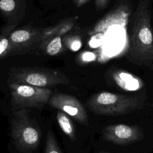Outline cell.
Masks as SVG:
<instances>
[{
    "instance_id": "cell-8",
    "label": "cell",
    "mask_w": 153,
    "mask_h": 153,
    "mask_svg": "<svg viewBox=\"0 0 153 153\" xmlns=\"http://www.w3.org/2000/svg\"><path fill=\"white\" fill-rule=\"evenodd\" d=\"M128 9L127 7L121 5L106 14L88 32L90 35H95L106 31L109 26L115 24L124 23L128 18Z\"/></svg>"
},
{
    "instance_id": "cell-10",
    "label": "cell",
    "mask_w": 153,
    "mask_h": 153,
    "mask_svg": "<svg viewBox=\"0 0 153 153\" xmlns=\"http://www.w3.org/2000/svg\"><path fill=\"white\" fill-rule=\"evenodd\" d=\"M111 76L116 85L126 91H136L143 86L140 78L125 71L116 70Z\"/></svg>"
},
{
    "instance_id": "cell-16",
    "label": "cell",
    "mask_w": 153,
    "mask_h": 153,
    "mask_svg": "<svg viewBox=\"0 0 153 153\" xmlns=\"http://www.w3.org/2000/svg\"><path fill=\"white\" fill-rule=\"evenodd\" d=\"M17 8L16 0H0V11L6 16H11Z\"/></svg>"
},
{
    "instance_id": "cell-14",
    "label": "cell",
    "mask_w": 153,
    "mask_h": 153,
    "mask_svg": "<svg viewBox=\"0 0 153 153\" xmlns=\"http://www.w3.org/2000/svg\"><path fill=\"white\" fill-rule=\"evenodd\" d=\"M11 32L3 30V33L0 35V59L10 55L11 53V45L9 39Z\"/></svg>"
},
{
    "instance_id": "cell-18",
    "label": "cell",
    "mask_w": 153,
    "mask_h": 153,
    "mask_svg": "<svg viewBox=\"0 0 153 153\" xmlns=\"http://www.w3.org/2000/svg\"><path fill=\"white\" fill-rule=\"evenodd\" d=\"M109 0H94V4L97 10H100L105 8Z\"/></svg>"
},
{
    "instance_id": "cell-23",
    "label": "cell",
    "mask_w": 153,
    "mask_h": 153,
    "mask_svg": "<svg viewBox=\"0 0 153 153\" xmlns=\"http://www.w3.org/2000/svg\"><path fill=\"white\" fill-rule=\"evenodd\" d=\"M56 1H59V0H56Z\"/></svg>"
},
{
    "instance_id": "cell-5",
    "label": "cell",
    "mask_w": 153,
    "mask_h": 153,
    "mask_svg": "<svg viewBox=\"0 0 153 153\" xmlns=\"http://www.w3.org/2000/svg\"><path fill=\"white\" fill-rule=\"evenodd\" d=\"M11 102L14 110L22 109H42L48 103L51 90L24 84H8Z\"/></svg>"
},
{
    "instance_id": "cell-15",
    "label": "cell",
    "mask_w": 153,
    "mask_h": 153,
    "mask_svg": "<svg viewBox=\"0 0 153 153\" xmlns=\"http://www.w3.org/2000/svg\"><path fill=\"white\" fill-rule=\"evenodd\" d=\"M45 153H62L56 137L51 130H49L47 134Z\"/></svg>"
},
{
    "instance_id": "cell-7",
    "label": "cell",
    "mask_w": 153,
    "mask_h": 153,
    "mask_svg": "<svg viewBox=\"0 0 153 153\" xmlns=\"http://www.w3.org/2000/svg\"><path fill=\"white\" fill-rule=\"evenodd\" d=\"M48 104L73 118L81 124L88 126V117L81 102L75 96L57 93L51 95Z\"/></svg>"
},
{
    "instance_id": "cell-6",
    "label": "cell",
    "mask_w": 153,
    "mask_h": 153,
    "mask_svg": "<svg viewBox=\"0 0 153 153\" xmlns=\"http://www.w3.org/2000/svg\"><path fill=\"white\" fill-rule=\"evenodd\" d=\"M105 140L118 145H126L139 142L144 138L142 129L136 125L114 124L102 130Z\"/></svg>"
},
{
    "instance_id": "cell-13",
    "label": "cell",
    "mask_w": 153,
    "mask_h": 153,
    "mask_svg": "<svg viewBox=\"0 0 153 153\" xmlns=\"http://www.w3.org/2000/svg\"><path fill=\"white\" fill-rule=\"evenodd\" d=\"M42 48L46 54L54 56L60 54L63 50L61 36L51 37L44 41Z\"/></svg>"
},
{
    "instance_id": "cell-19",
    "label": "cell",
    "mask_w": 153,
    "mask_h": 153,
    "mask_svg": "<svg viewBox=\"0 0 153 153\" xmlns=\"http://www.w3.org/2000/svg\"><path fill=\"white\" fill-rule=\"evenodd\" d=\"M82 59L85 62L93 61L96 59V54L92 52H85L82 56Z\"/></svg>"
},
{
    "instance_id": "cell-22",
    "label": "cell",
    "mask_w": 153,
    "mask_h": 153,
    "mask_svg": "<svg viewBox=\"0 0 153 153\" xmlns=\"http://www.w3.org/2000/svg\"><path fill=\"white\" fill-rule=\"evenodd\" d=\"M100 153H110V152H100Z\"/></svg>"
},
{
    "instance_id": "cell-12",
    "label": "cell",
    "mask_w": 153,
    "mask_h": 153,
    "mask_svg": "<svg viewBox=\"0 0 153 153\" xmlns=\"http://www.w3.org/2000/svg\"><path fill=\"white\" fill-rule=\"evenodd\" d=\"M56 119L62 131L72 141H75L76 140V130L69 116L66 113L59 111L56 115Z\"/></svg>"
},
{
    "instance_id": "cell-9",
    "label": "cell",
    "mask_w": 153,
    "mask_h": 153,
    "mask_svg": "<svg viewBox=\"0 0 153 153\" xmlns=\"http://www.w3.org/2000/svg\"><path fill=\"white\" fill-rule=\"evenodd\" d=\"M41 33L31 28H22L11 32L9 35L11 53L29 47L38 38L41 39Z\"/></svg>"
},
{
    "instance_id": "cell-11",
    "label": "cell",
    "mask_w": 153,
    "mask_h": 153,
    "mask_svg": "<svg viewBox=\"0 0 153 153\" xmlns=\"http://www.w3.org/2000/svg\"><path fill=\"white\" fill-rule=\"evenodd\" d=\"M74 24V20L71 19L62 21L55 26L43 30L41 33V39L44 41L53 36H62L68 32L73 27Z\"/></svg>"
},
{
    "instance_id": "cell-3",
    "label": "cell",
    "mask_w": 153,
    "mask_h": 153,
    "mask_svg": "<svg viewBox=\"0 0 153 153\" xmlns=\"http://www.w3.org/2000/svg\"><path fill=\"white\" fill-rule=\"evenodd\" d=\"M86 104L89 109L96 114L118 116L135 111L139 108L140 103L134 96L101 91L91 96Z\"/></svg>"
},
{
    "instance_id": "cell-21",
    "label": "cell",
    "mask_w": 153,
    "mask_h": 153,
    "mask_svg": "<svg viewBox=\"0 0 153 153\" xmlns=\"http://www.w3.org/2000/svg\"><path fill=\"white\" fill-rule=\"evenodd\" d=\"M78 1H79V0H73V2L75 4V5H77V4H78Z\"/></svg>"
},
{
    "instance_id": "cell-20",
    "label": "cell",
    "mask_w": 153,
    "mask_h": 153,
    "mask_svg": "<svg viewBox=\"0 0 153 153\" xmlns=\"http://www.w3.org/2000/svg\"><path fill=\"white\" fill-rule=\"evenodd\" d=\"M90 0H79L77 5H76L77 7H82V5H84V4H85L86 3H87L88 2H89Z\"/></svg>"
},
{
    "instance_id": "cell-4",
    "label": "cell",
    "mask_w": 153,
    "mask_h": 153,
    "mask_svg": "<svg viewBox=\"0 0 153 153\" xmlns=\"http://www.w3.org/2000/svg\"><path fill=\"white\" fill-rule=\"evenodd\" d=\"M8 79V84H24L40 87L70 84L69 79L63 72L39 67L12 68Z\"/></svg>"
},
{
    "instance_id": "cell-1",
    "label": "cell",
    "mask_w": 153,
    "mask_h": 153,
    "mask_svg": "<svg viewBox=\"0 0 153 153\" xmlns=\"http://www.w3.org/2000/svg\"><path fill=\"white\" fill-rule=\"evenodd\" d=\"M151 0H139L129 29V44L126 54L131 63L149 67L153 63V30L151 23Z\"/></svg>"
},
{
    "instance_id": "cell-17",
    "label": "cell",
    "mask_w": 153,
    "mask_h": 153,
    "mask_svg": "<svg viewBox=\"0 0 153 153\" xmlns=\"http://www.w3.org/2000/svg\"><path fill=\"white\" fill-rule=\"evenodd\" d=\"M66 44L71 50L73 51H76L80 48L81 46V42L80 39H79L78 38H76L72 39L71 41H67Z\"/></svg>"
},
{
    "instance_id": "cell-2",
    "label": "cell",
    "mask_w": 153,
    "mask_h": 153,
    "mask_svg": "<svg viewBox=\"0 0 153 153\" xmlns=\"http://www.w3.org/2000/svg\"><path fill=\"white\" fill-rule=\"evenodd\" d=\"M10 134L13 143L21 152L30 153L39 146L41 130L26 109L14 110L11 117Z\"/></svg>"
}]
</instances>
